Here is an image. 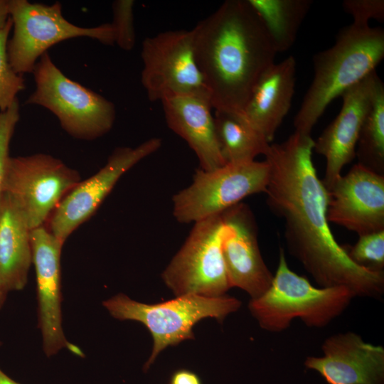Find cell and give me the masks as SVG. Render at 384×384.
I'll list each match as a JSON object with an SVG mask.
<instances>
[{
  "instance_id": "cell-6",
  "label": "cell",
  "mask_w": 384,
  "mask_h": 384,
  "mask_svg": "<svg viewBox=\"0 0 384 384\" xmlns=\"http://www.w3.org/2000/svg\"><path fill=\"white\" fill-rule=\"evenodd\" d=\"M32 73L36 87L26 104L38 105L51 112L69 135L78 139L94 140L111 130L116 117L114 105L68 78L48 53L40 58Z\"/></svg>"
},
{
  "instance_id": "cell-2",
  "label": "cell",
  "mask_w": 384,
  "mask_h": 384,
  "mask_svg": "<svg viewBox=\"0 0 384 384\" xmlns=\"http://www.w3.org/2000/svg\"><path fill=\"white\" fill-rule=\"evenodd\" d=\"M197 66L213 108L242 113L277 53L247 0H227L192 29Z\"/></svg>"
},
{
  "instance_id": "cell-29",
  "label": "cell",
  "mask_w": 384,
  "mask_h": 384,
  "mask_svg": "<svg viewBox=\"0 0 384 384\" xmlns=\"http://www.w3.org/2000/svg\"><path fill=\"white\" fill-rule=\"evenodd\" d=\"M169 384H202V383L195 373L186 369H180L172 374Z\"/></svg>"
},
{
  "instance_id": "cell-16",
  "label": "cell",
  "mask_w": 384,
  "mask_h": 384,
  "mask_svg": "<svg viewBox=\"0 0 384 384\" xmlns=\"http://www.w3.org/2000/svg\"><path fill=\"white\" fill-rule=\"evenodd\" d=\"M379 78L375 70L345 91L338 114L314 141V151L326 158L321 181L326 190L341 176L344 166L356 157L359 133Z\"/></svg>"
},
{
  "instance_id": "cell-8",
  "label": "cell",
  "mask_w": 384,
  "mask_h": 384,
  "mask_svg": "<svg viewBox=\"0 0 384 384\" xmlns=\"http://www.w3.org/2000/svg\"><path fill=\"white\" fill-rule=\"evenodd\" d=\"M270 174L265 160L196 169L192 183L173 196V215L181 223L220 215L250 195L265 193Z\"/></svg>"
},
{
  "instance_id": "cell-12",
  "label": "cell",
  "mask_w": 384,
  "mask_h": 384,
  "mask_svg": "<svg viewBox=\"0 0 384 384\" xmlns=\"http://www.w3.org/2000/svg\"><path fill=\"white\" fill-rule=\"evenodd\" d=\"M161 139L151 138L136 147H117L106 164L89 178L80 181L52 213L50 233L61 242L96 211L120 177L141 160L156 151Z\"/></svg>"
},
{
  "instance_id": "cell-1",
  "label": "cell",
  "mask_w": 384,
  "mask_h": 384,
  "mask_svg": "<svg viewBox=\"0 0 384 384\" xmlns=\"http://www.w3.org/2000/svg\"><path fill=\"white\" fill-rule=\"evenodd\" d=\"M314 140L294 132L270 144L267 204L284 223L289 252L320 287L343 286L354 297L380 298L384 273L358 265L333 235L327 220L328 191L312 161Z\"/></svg>"
},
{
  "instance_id": "cell-31",
  "label": "cell",
  "mask_w": 384,
  "mask_h": 384,
  "mask_svg": "<svg viewBox=\"0 0 384 384\" xmlns=\"http://www.w3.org/2000/svg\"><path fill=\"white\" fill-rule=\"evenodd\" d=\"M0 384H21L11 378H10L7 374H6L0 368Z\"/></svg>"
},
{
  "instance_id": "cell-14",
  "label": "cell",
  "mask_w": 384,
  "mask_h": 384,
  "mask_svg": "<svg viewBox=\"0 0 384 384\" xmlns=\"http://www.w3.org/2000/svg\"><path fill=\"white\" fill-rule=\"evenodd\" d=\"M327 191L329 223L358 236L384 230V175L357 163Z\"/></svg>"
},
{
  "instance_id": "cell-13",
  "label": "cell",
  "mask_w": 384,
  "mask_h": 384,
  "mask_svg": "<svg viewBox=\"0 0 384 384\" xmlns=\"http://www.w3.org/2000/svg\"><path fill=\"white\" fill-rule=\"evenodd\" d=\"M38 301V326L45 354L52 356L63 348L83 357L82 351L65 338L62 327L60 256L63 243L44 225L31 230Z\"/></svg>"
},
{
  "instance_id": "cell-25",
  "label": "cell",
  "mask_w": 384,
  "mask_h": 384,
  "mask_svg": "<svg viewBox=\"0 0 384 384\" xmlns=\"http://www.w3.org/2000/svg\"><path fill=\"white\" fill-rule=\"evenodd\" d=\"M343 247L350 259L358 265L383 272L384 230L360 235L355 245Z\"/></svg>"
},
{
  "instance_id": "cell-23",
  "label": "cell",
  "mask_w": 384,
  "mask_h": 384,
  "mask_svg": "<svg viewBox=\"0 0 384 384\" xmlns=\"http://www.w3.org/2000/svg\"><path fill=\"white\" fill-rule=\"evenodd\" d=\"M358 164L384 175V85L378 79L356 148Z\"/></svg>"
},
{
  "instance_id": "cell-17",
  "label": "cell",
  "mask_w": 384,
  "mask_h": 384,
  "mask_svg": "<svg viewBox=\"0 0 384 384\" xmlns=\"http://www.w3.org/2000/svg\"><path fill=\"white\" fill-rule=\"evenodd\" d=\"M322 356H308L304 365L328 384H384V348L354 332L338 333L324 341Z\"/></svg>"
},
{
  "instance_id": "cell-4",
  "label": "cell",
  "mask_w": 384,
  "mask_h": 384,
  "mask_svg": "<svg viewBox=\"0 0 384 384\" xmlns=\"http://www.w3.org/2000/svg\"><path fill=\"white\" fill-rule=\"evenodd\" d=\"M353 297L352 292L343 286H313L289 268L284 250L280 248L271 285L259 297L250 299L248 309L267 331H284L297 318L309 327L321 328L341 315Z\"/></svg>"
},
{
  "instance_id": "cell-7",
  "label": "cell",
  "mask_w": 384,
  "mask_h": 384,
  "mask_svg": "<svg viewBox=\"0 0 384 384\" xmlns=\"http://www.w3.org/2000/svg\"><path fill=\"white\" fill-rule=\"evenodd\" d=\"M12 35L7 42V55L13 69L20 75L33 73L40 58L63 41L86 37L105 45L114 44L112 23L81 27L64 18L62 5L9 0Z\"/></svg>"
},
{
  "instance_id": "cell-26",
  "label": "cell",
  "mask_w": 384,
  "mask_h": 384,
  "mask_svg": "<svg viewBox=\"0 0 384 384\" xmlns=\"http://www.w3.org/2000/svg\"><path fill=\"white\" fill-rule=\"evenodd\" d=\"M132 0H116L112 3L114 43L124 50H131L136 43Z\"/></svg>"
},
{
  "instance_id": "cell-18",
  "label": "cell",
  "mask_w": 384,
  "mask_h": 384,
  "mask_svg": "<svg viewBox=\"0 0 384 384\" xmlns=\"http://www.w3.org/2000/svg\"><path fill=\"white\" fill-rule=\"evenodd\" d=\"M161 102L168 127L188 143L199 161L200 169L212 171L226 164L208 93L174 96Z\"/></svg>"
},
{
  "instance_id": "cell-11",
  "label": "cell",
  "mask_w": 384,
  "mask_h": 384,
  "mask_svg": "<svg viewBox=\"0 0 384 384\" xmlns=\"http://www.w3.org/2000/svg\"><path fill=\"white\" fill-rule=\"evenodd\" d=\"M141 57V82L150 101L209 94L195 60L192 29L166 31L146 37Z\"/></svg>"
},
{
  "instance_id": "cell-27",
  "label": "cell",
  "mask_w": 384,
  "mask_h": 384,
  "mask_svg": "<svg viewBox=\"0 0 384 384\" xmlns=\"http://www.w3.org/2000/svg\"><path fill=\"white\" fill-rule=\"evenodd\" d=\"M19 119L18 100L8 110L0 112V197L3 193L6 169L11 157L10 144Z\"/></svg>"
},
{
  "instance_id": "cell-22",
  "label": "cell",
  "mask_w": 384,
  "mask_h": 384,
  "mask_svg": "<svg viewBox=\"0 0 384 384\" xmlns=\"http://www.w3.org/2000/svg\"><path fill=\"white\" fill-rule=\"evenodd\" d=\"M261 20L277 53L289 50L312 0H247Z\"/></svg>"
},
{
  "instance_id": "cell-9",
  "label": "cell",
  "mask_w": 384,
  "mask_h": 384,
  "mask_svg": "<svg viewBox=\"0 0 384 384\" xmlns=\"http://www.w3.org/2000/svg\"><path fill=\"white\" fill-rule=\"evenodd\" d=\"M225 233L221 214L194 223L185 242L161 274L176 297H217L231 288L222 250Z\"/></svg>"
},
{
  "instance_id": "cell-3",
  "label": "cell",
  "mask_w": 384,
  "mask_h": 384,
  "mask_svg": "<svg viewBox=\"0 0 384 384\" xmlns=\"http://www.w3.org/2000/svg\"><path fill=\"white\" fill-rule=\"evenodd\" d=\"M383 58V28L353 23L343 27L331 47L313 56L314 78L294 117V132L311 135L327 106L375 71Z\"/></svg>"
},
{
  "instance_id": "cell-30",
  "label": "cell",
  "mask_w": 384,
  "mask_h": 384,
  "mask_svg": "<svg viewBox=\"0 0 384 384\" xmlns=\"http://www.w3.org/2000/svg\"><path fill=\"white\" fill-rule=\"evenodd\" d=\"M9 0H0V30L4 28L10 18Z\"/></svg>"
},
{
  "instance_id": "cell-28",
  "label": "cell",
  "mask_w": 384,
  "mask_h": 384,
  "mask_svg": "<svg viewBox=\"0 0 384 384\" xmlns=\"http://www.w3.org/2000/svg\"><path fill=\"white\" fill-rule=\"evenodd\" d=\"M343 10L353 17V23L369 26L370 19L384 20L383 0H345Z\"/></svg>"
},
{
  "instance_id": "cell-15",
  "label": "cell",
  "mask_w": 384,
  "mask_h": 384,
  "mask_svg": "<svg viewBox=\"0 0 384 384\" xmlns=\"http://www.w3.org/2000/svg\"><path fill=\"white\" fill-rule=\"evenodd\" d=\"M225 225L222 250L231 287H238L255 299L270 287L273 274L262 257L257 230L249 207L242 203L221 213Z\"/></svg>"
},
{
  "instance_id": "cell-19",
  "label": "cell",
  "mask_w": 384,
  "mask_h": 384,
  "mask_svg": "<svg viewBox=\"0 0 384 384\" xmlns=\"http://www.w3.org/2000/svg\"><path fill=\"white\" fill-rule=\"evenodd\" d=\"M296 70L293 56L272 64L257 82L243 110L246 119L270 144L291 108Z\"/></svg>"
},
{
  "instance_id": "cell-21",
  "label": "cell",
  "mask_w": 384,
  "mask_h": 384,
  "mask_svg": "<svg viewBox=\"0 0 384 384\" xmlns=\"http://www.w3.org/2000/svg\"><path fill=\"white\" fill-rule=\"evenodd\" d=\"M218 142L226 164L250 162L265 156L270 144L246 119L243 113L215 110Z\"/></svg>"
},
{
  "instance_id": "cell-20",
  "label": "cell",
  "mask_w": 384,
  "mask_h": 384,
  "mask_svg": "<svg viewBox=\"0 0 384 384\" xmlns=\"http://www.w3.org/2000/svg\"><path fill=\"white\" fill-rule=\"evenodd\" d=\"M31 229L11 198L0 197V288L6 293L24 288L32 264Z\"/></svg>"
},
{
  "instance_id": "cell-32",
  "label": "cell",
  "mask_w": 384,
  "mask_h": 384,
  "mask_svg": "<svg viewBox=\"0 0 384 384\" xmlns=\"http://www.w3.org/2000/svg\"><path fill=\"white\" fill-rule=\"evenodd\" d=\"M7 293L4 292L1 288H0V310L3 307L6 299Z\"/></svg>"
},
{
  "instance_id": "cell-5",
  "label": "cell",
  "mask_w": 384,
  "mask_h": 384,
  "mask_svg": "<svg viewBox=\"0 0 384 384\" xmlns=\"http://www.w3.org/2000/svg\"><path fill=\"white\" fill-rule=\"evenodd\" d=\"M102 304L114 319L139 321L149 331L153 348L144 366L146 371L166 347L194 339L193 329L199 321L213 318L222 322L240 308L241 302L227 294L217 297L189 294L149 304L118 294Z\"/></svg>"
},
{
  "instance_id": "cell-24",
  "label": "cell",
  "mask_w": 384,
  "mask_h": 384,
  "mask_svg": "<svg viewBox=\"0 0 384 384\" xmlns=\"http://www.w3.org/2000/svg\"><path fill=\"white\" fill-rule=\"evenodd\" d=\"M12 29L11 18L0 30V112L11 107L17 100V95L25 89V80L11 67L7 55V42Z\"/></svg>"
},
{
  "instance_id": "cell-10",
  "label": "cell",
  "mask_w": 384,
  "mask_h": 384,
  "mask_svg": "<svg viewBox=\"0 0 384 384\" xmlns=\"http://www.w3.org/2000/svg\"><path fill=\"white\" fill-rule=\"evenodd\" d=\"M80 181L76 170L50 154L11 156L3 192L11 198L32 230L44 225L63 198Z\"/></svg>"
}]
</instances>
